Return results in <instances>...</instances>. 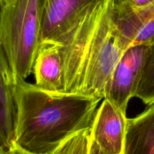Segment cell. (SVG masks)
<instances>
[{"instance_id":"cell-9","label":"cell","mask_w":154,"mask_h":154,"mask_svg":"<svg viewBox=\"0 0 154 154\" xmlns=\"http://www.w3.org/2000/svg\"><path fill=\"white\" fill-rule=\"evenodd\" d=\"M15 81L8 59L0 45V135L8 152L14 145L16 120Z\"/></svg>"},{"instance_id":"cell-15","label":"cell","mask_w":154,"mask_h":154,"mask_svg":"<svg viewBox=\"0 0 154 154\" xmlns=\"http://www.w3.org/2000/svg\"><path fill=\"white\" fill-rule=\"evenodd\" d=\"M10 154H33V153H29V152L26 151V150H23V149L20 148L19 147H17V146L14 144L13 147H12L10 150Z\"/></svg>"},{"instance_id":"cell-12","label":"cell","mask_w":154,"mask_h":154,"mask_svg":"<svg viewBox=\"0 0 154 154\" xmlns=\"http://www.w3.org/2000/svg\"><path fill=\"white\" fill-rule=\"evenodd\" d=\"M91 129L83 130L66 141L54 154H89Z\"/></svg>"},{"instance_id":"cell-3","label":"cell","mask_w":154,"mask_h":154,"mask_svg":"<svg viewBox=\"0 0 154 154\" xmlns=\"http://www.w3.org/2000/svg\"><path fill=\"white\" fill-rule=\"evenodd\" d=\"M43 0H8L0 8V45L15 84L26 81L40 42Z\"/></svg>"},{"instance_id":"cell-6","label":"cell","mask_w":154,"mask_h":154,"mask_svg":"<svg viewBox=\"0 0 154 154\" xmlns=\"http://www.w3.org/2000/svg\"><path fill=\"white\" fill-rule=\"evenodd\" d=\"M126 120V114L103 99L96 111L91 138L108 153L123 154Z\"/></svg>"},{"instance_id":"cell-7","label":"cell","mask_w":154,"mask_h":154,"mask_svg":"<svg viewBox=\"0 0 154 154\" xmlns=\"http://www.w3.org/2000/svg\"><path fill=\"white\" fill-rule=\"evenodd\" d=\"M113 19L127 48L154 42V1L139 8L113 5Z\"/></svg>"},{"instance_id":"cell-16","label":"cell","mask_w":154,"mask_h":154,"mask_svg":"<svg viewBox=\"0 0 154 154\" xmlns=\"http://www.w3.org/2000/svg\"><path fill=\"white\" fill-rule=\"evenodd\" d=\"M0 147H2V148H3V149H5V150H7L5 149V144H4V142H3L2 138L1 135H0ZM7 151H8V150H7Z\"/></svg>"},{"instance_id":"cell-8","label":"cell","mask_w":154,"mask_h":154,"mask_svg":"<svg viewBox=\"0 0 154 154\" xmlns=\"http://www.w3.org/2000/svg\"><path fill=\"white\" fill-rule=\"evenodd\" d=\"M35 85L52 93H64L61 45H39L32 67Z\"/></svg>"},{"instance_id":"cell-2","label":"cell","mask_w":154,"mask_h":154,"mask_svg":"<svg viewBox=\"0 0 154 154\" xmlns=\"http://www.w3.org/2000/svg\"><path fill=\"white\" fill-rule=\"evenodd\" d=\"M64 93L103 99L105 87L127 49L113 19L112 0H102L61 44Z\"/></svg>"},{"instance_id":"cell-18","label":"cell","mask_w":154,"mask_h":154,"mask_svg":"<svg viewBox=\"0 0 154 154\" xmlns=\"http://www.w3.org/2000/svg\"><path fill=\"white\" fill-rule=\"evenodd\" d=\"M8 0H0V8L4 5H5L8 2Z\"/></svg>"},{"instance_id":"cell-4","label":"cell","mask_w":154,"mask_h":154,"mask_svg":"<svg viewBox=\"0 0 154 154\" xmlns=\"http://www.w3.org/2000/svg\"><path fill=\"white\" fill-rule=\"evenodd\" d=\"M149 45H132L125 51L105 87V98L126 114L141 79Z\"/></svg>"},{"instance_id":"cell-13","label":"cell","mask_w":154,"mask_h":154,"mask_svg":"<svg viewBox=\"0 0 154 154\" xmlns=\"http://www.w3.org/2000/svg\"><path fill=\"white\" fill-rule=\"evenodd\" d=\"M154 0H112L113 5L121 8H139L147 5Z\"/></svg>"},{"instance_id":"cell-1","label":"cell","mask_w":154,"mask_h":154,"mask_svg":"<svg viewBox=\"0 0 154 154\" xmlns=\"http://www.w3.org/2000/svg\"><path fill=\"white\" fill-rule=\"evenodd\" d=\"M14 144L33 154H54L73 135L92 129L102 99L52 93L20 81L15 84Z\"/></svg>"},{"instance_id":"cell-10","label":"cell","mask_w":154,"mask_h":154,"mask_svg":"<svg viewBox=\"0 0 154 154\" xmlns=\"http://www.w3.org/2000/svg\"><path fill=\"white\" fill-rule=\"evenodd\" d=\"M123 154H154V104L127 118Z\"/></svg>"},{"instance_id":"cell-17","label":"cell","mask_w":154,"mask_h":154,"mask_svg":"<svg viewBox=\"0 0 154 154\" xmlns=\"http://www.w3.org/2000/svg\"><path fill=\"white\" fill-rule=\"evenodd\" d=\"M0 154H10V152L7 151V150H5V149L0 147Z\"/></svg>"},{"instance_id":"cell-14","label":"cell","mask_w":154,"mask_h":154,"mask_svg":"<svg viewBox=\"0 0 154 154\" xmlns=\"http://www.w3.org/2000/svg\"><path fill=\"white\" fill-rule=\"evenodd\" d=\"M89 154H112L106 152L103 149L101 148L91 138V141H90V151Z\"/></svg>"},{"instance_id":"cell-5","label":"cell","mask_w":154,"mask_h":154,"mask_svg":"<svg viewBox=\"0 0 154 154\" xmlns=\"http://www.w3.org/2000/svg\"><path fill=\"white\" fill-rule=\"evenodd\" d=\"M102 0H43L40 42L60 45L90 9Z\"/></svg>"},{"instance_id":"cell-11","label":"cell","mask_w":154,"mask_h":154,"mask_svg":"<svg viewBox=\"0 0 154 154\" xmlns=\"http://www.w3.org/2000/svg\"><path fill=\"white\" fill-rule=\"evenodd\" d=\"M134 97L147 105L154 104V42L149 45L144 68Z\"/></svg>"}]
</instances>
